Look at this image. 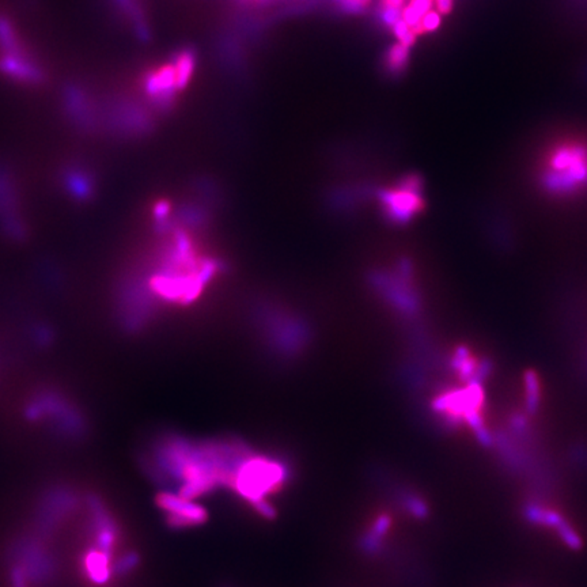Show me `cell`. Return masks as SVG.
Instances as JSON below:
<instances>
[{"instance_id":"cell-1","label":"cell","mask_w":587,"mask_h":587,"mask_svg":"<svg viewBox=\"0 0 587 587\" xmlns=\"http://www.w3.org/2000/svg\"><path fill=\"white\" fill-rule=\"evenodd\" d=\"M543 183L553 193H574L587 185V147L564 143L547 158Z\"/></svg>"},{"instance_id":"cell-2","label":"cell","mask_w":587,"mask_h":587,"mask_svg":"<svg viewBox=\"0 0 587 587\" xmlns=\"http://www.w3.org/2000/svg\"><path fill=\"white\" fill-rule=\"evenodd\" d=\"M287 478V471L280 462L249 454L238 467L231 488L244 499L256 505L265 496L280 488Z\"/></svg>"},{"instance_id":"cell-3","label":"cell","mask_w":587,"mask_h":587,"mask_svg":"<svg viewBox=\"0 0 587 587\" xmlns=\"http://www.w3.org/2000/svg\"><path fill=\"white\" fill-rule=\"evenodd\" d=\"M25 413L33 422L48 420L60 433L70 437H78L84 431V422L76 408L56 392L45 390L35 396Z\"/></svg>"},{"instance_id":"cell-4","label":"cell","mask_w":587,"mask_h":587,"mask_svg":"<svg viewBox=\"0 0 587 587\" xmlns=\"http://www.w3.org/2000/svg\"><path fill=\"white\" fill-rule=\"evenodd\" d=\"M158 507L166 514L168 523L174 529L197 526L207 521V512L196 502L179 494L163 491L155 499Z\"/></svg>"},{"instance_id":"cell-5","label":"cell","mask_w":587,"mask_h":587,"mask_svg":"<svg viewBox=\"0 0 587 587\" xmlns=\"http://www.w3.org/2000/svg\"><path fill=\"white\" fill-rule=\"evenodd\" d=\"M419 188L420 183L417 179L409 177L399 189H393L383 196L390 217L400 220L408 219L420 208L422 197Z\"/></svg>"},{"instance_id":"cell-6","label":"cell","mask_w":587,"mask_h":587,"mask_svg":"<svg viewBox=\"0 0 587 587\" xmlns=\"http://www.w3.org/2000/svg\"><path fill=\"white\" fill-rule=\"evenodd\" d=\"M0 228L14 238L24 235V219L17 196L8 180L0 176Z\"/></svg>"},{"instance_id":"cell-7","label":"cell","mask_w":587,"mask_h":587,"mask_svg":"<svg viewBox=\"0 0 587 587\" xmlns=\"http://www.w3.org/2000/svg\"><path fill=\"white\" fill-rule=\"evenodd\" d=\"M90 510H91V519H93V526L96 533L97 548L110 553L117 539L116 525L113 523L109 514L98 499H91Z\"/></svg>"},{"instance_id":"cell-8","label":"cell","mask_w":587,"mask_h":587,"mask_svg":"<svg viewBox=\"0 0 587 587\" xmlns=\"http://www.w3.org/2000/svg\"><path fill=\"white\" fill-rule=\"evenodd\" d=\"M84 571L89 579L97 585H104L110 579L111 564L110 553L94 548L90 550L84 556Z\"/></svg>"},{"instance_id":"cell-9","label":"cell","mask_w":587,"mask_h":587,"mask_svg":"<svg viewBox=\"0 0 587 587\" xmlns=\"http://www.w3.org/2000/svg\"><path fill=\"white\" fill-rule=\"evenodd\" d=\"M147 91L152 97H168L177 89L176 70L173 64H166L147 78Z\"/></svg>"},{"instance_id":"cell-10","label":"cell","mask_w":587,"mask_h":587,"mask_svg":"<svg viewBox=\"0 0 587 587\" xmlns=\"http://www.w3.org/2000/svg\"><path fill=\"white\" fill-rule=\"evenodd\" d=\"M25 561L22 566H18L28 578H32L37 582H42L46 575L51 572V566L46 557L42 554V550L35 545H28L25 550Z\"/></svg>"},{"instance_id":"cell-11","label":"cell","mask_w":587,"mask_h":587,"mask_svg":"<svg viewBox=\"0 0 587 587\" xmlns=\"http://www.w3.org/2000/svg\"><path fill=\"white\" fill-rule=\"evenodd\" d=\"M174 70H176V80H177V89H183L189 79L192 78V73L195 70V55L189 51H183L176 57L174 62Z\"/></svg>"},{"instance_id":"cell-12","label":"cell","mask_w":587,"mask_h":587,"mask_svg":"<svg viewBox=\"0 0 587 587\" xmlns=\"http://www.w3.org/2000/svg\"><path fill=\"white\" fill-rule=\"evenodd\" d=\"M408 60H409V46L404 45L401 42H397L392 45V48L389 49L385 63L390 73H403L404 69L406 67Z\"/></svg>"},{"instance_id":"cell-13","label":"cell","mask_w":587,"mask_h":587,"mask_svg":"<svg viewBox=\"0 0 587 587\" xmlns=\"http://www.w3.org/2000/svg\"><path fill=\"white\" fill-rule=\"evenodd\" d=\"M559 536L561 537V540L572 550H579L582 547V541L579 539V536L575 533V530L566 522H563L559 527H557Z\"/></svg>"},{"instance_id":"cell-14","label":"cell","mask_w":587,"mask_h":587,"mask_svg":"<svg viewBox=\"0 0 587 587\" xmlns=\"http://www.w3.org/2000/svg\"><path fill=\"white\" fill-rule=\"evenodd\" d=\"M393 32H395V35L397 37V39H399V42H401L404 45H406V46H412L413 45V42H415V38H416V35L413 33V30L404 22L403 19L400 18L393 26Z\"/></svg>"},{"instance_id":"cell-15","label":"cell","mask_w":587,"mask_h":587,"mask_svg":"<svg viewBox=\"0 0 587 587\" xmlns=\"http://www.w3.org/2000/svg\"><path fill=\"white\" fill-rule=\"evenodd\" d=\"M440 25V15L438 11L431 10L420 22V25L416 29V35H422V33H430L434 32L435 29H438Z\"/></svg>"},{"instance_id":"cell-16","label":"cell","mask_w":587,"mask_h":587,"mask_svg":"<svg viewBox=\"0 0 587 587\" xmlns=\"http://www.w3.org/2000/svg\"><path fill=\"white\" fill-rule=\"evenodd\" d=\"M69 185L73 189V195H76V196L86 197L90 193V183L80 173H73V174H71V177L69 180Z\"/></svg>"},{"instance_id":"cell-17","label":"cell","mask_w":587,"mask_h":587,"mask_svg":"<svg viewBox=\"0 0 587 587\" xmlns=\"http://www.w3.org/2000/svg\"><path fill=\"white\" fill-rule=\"evenodd\" d=\"M138 563L139 557L135 553H127L118 560V563L114 566V570L120 574H128L138 566Z\"/></svg>"},{"instance_id":"cell-18","label":"cell","mask_w":587,"mask_h":587,"mask_svg":"<svg viewBox=\"0 0 587 587\" xmlns=\"http://www.w3.org/2000/svg\"><path fill=\"white\" fill-rule=\"evenodd\" d=\"M526 392H527V405L530 410L536 409L539 403V386L534 375H530L526 381Z\"/></svg>"},{"instance_id":"cell-19","label":"cell","mask_w":587,"mask_h":587,"mask_svg":"<svg viewBox=\"0 0 587 587\" xmlns=\"http://www.w3.org/2000/svg\"><path fill=\"white\" fill-rule=\"evenodd\" d=\"M405 506H406L408 512H410L416 518H424L427 515V512H428L426 503L422 499L415 498V496L408 498L405 500Z\"/></svg>"},{"instance_id":"cell-20","label":"cell","mask_w":587,"mask_h":587,"mask_svg":"<svg viewBox=\"0 0 587 587\" xmlns=\"http://www.w3.org/2000/svg\"><path fill=\"white\" fill-rule=\"evenodd\" d=\"M26 579H28V577L25 575V572L17 566L14 570H12V574H11V581H12V586L14 587H28L26 585Z\"/></svg>"},{"instance_id":"cell-21","label":"cell","mask_w":587,"mask_h":587,"mask_svg":"<svg viewBox=\"0 0 587 587\" xmlns=\"http://www.w3.org/2000/svg\"><path fill=\"white\" fill-rule=\"evenodd\" d=\"M341 4L351 11H359L365 10L367 6L371 3V0H340Z\"/></svg>"}]
</instances>
